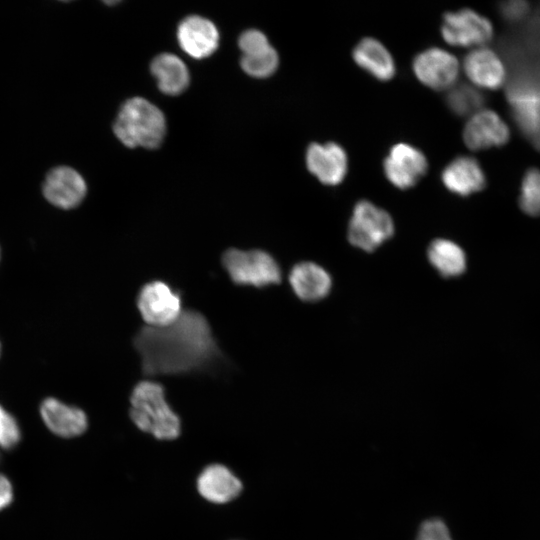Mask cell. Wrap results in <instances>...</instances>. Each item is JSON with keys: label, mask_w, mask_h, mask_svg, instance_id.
<instances>
[{"label": "cell", "mask_w": 540, "mask_h": 540, "mask_svg": "<svg viewBox=\"0 0 540 540\" xmlns=\"http://www.w3.org/2000/svg\"><path fill=\"white\" fill-rule=\"evenodd\" d=\"M412 69L420 82L434 90L449 89L459 74V64L454 55L438 47L417 54Z\"/></svg>", "instance_id": "9"}, {"label": "cell", "mask_w": 540, "mask_h": 540, "mask_svg": "<svg viewBox=\"0 0 540 540\" xmlns=\"http://www.w3.org/2000/svg\"><path fill=\"white\" fill-rule=\"evenodd\" d=\"M151 72L159 89L167 95L182 93L189 84V71L184 62L169 53L160 54L151 63Z\"/></svg>", "instance_id": "20"}, {"label": "cell", "mask_w": 540, "mask_h": 540, "mask_svg": "<svg viewBox=\"0 0 540 540\" xmlns=\"http://www.w3.org/2000/svg\"><path fill=\"white\" fill-rule=\"evenodd\" d=\"M416 540H451V537L444 522L431 519L421 525Z\"/></svg>", "instance_id": "27"}, {"label": "cell", "mask_w": 540, "mask_h": 540, "mask_svg": "<svg viewBox=\"0 0 540 540\" xmlns=\"http://www.w3.org/2000/svg\"><path fill=\"white\" fill-rule=\"evenodd\" d=\"M20 440V430L15 419L0 405V447L9 449Z\"/></svg>", "instance_id": "25"}, {"label": "cell", "mask_w": 540, "mask_h": 540, "mask_svg": "<svg viewBox=\"0 0 540 540\" xmlns=\"http://www.w3.org/2000/svg\"><path fill=\"white\" fill-rule=\"evenodd\" d=\"M502 16L509 21H517L525 16L528 3L525 1L504 2L500 6Z\"/></svg>", "instance_id": "28"}, {"label": "cell", "mask_w": 540, "mask_h": 540, "mask_svg": "<svg viewBox=\"0 0 540 540\" xmlns=\"http://www.w3.org/2000/svg\"><path fill=\"white\" fill-rule=\"evenodd\" d=\"M485 103L484 95L468 84L452 87L446 96L448 108L458 116H467L478 112Z\"/></svg>", "instance_id": "22"}, {"label": "cell", "mask_w": 540, "mask_h": 540, "mask_svg": "<svg viewBox=\"0 0 540 540\" xmlns=\"http://www.w3.org/2000/svg\"><path fill=\"white\" fill-rule=\"evenodd\" d=\"M519 207L527 215H540V170L526 171L520 189Z\"/></svg>", "instance_id": "24"}, {"label": "cell", "mask_w": 540, "mask_h": 540, "mask_svg": "<svg viewBox=\"0 0 540 540\" xmlns=\"http://www.w3.org/2000/svg\"><path fill=\"white\" fill-rule=\"evenodd\" d=\"M271 45L267 37L258 30H247L239 38L242 55H251L266 50Z\"/></svg>", "instance_id": "26"}, {"label": "cell", "mask_w": 540, "mask_h": 540, "mask_svg": "<svg viewBox=\"0 0 540 540\" xmlns=\"http://www.w3.org/2000/svg\"><path fill=\"white\" fill-rule=\"evenodd\" d=\"M178 42L189 56L202 59L218 47L219 34L215 25L206 18L189 16L178 26Z\"/></svg>", "instance_id": "13"}, {"label": "cell", "mask_w": 540, "mask_h": 540, "mask_svg": "<svg viewBox=\"0 0 540 540\" xmlns=\"http://www.w3.org/2000/svg\"><path fill=\"white\" fill-rule=\"evenodd\" d=\"M441 34L453 46L469 47L488 42L493 35L489 20L471 9L448 12L444 15Z\"/></svg>", "instance_id": "7"}, {"label": "cell", "mask_w": 540, "mask_h": 540, "mask_svg": "<svg viewBox=\"0 0 540 540\" xmlns=\"http://www.w3.org/2000/svg\"><path fill=\"white\" fill-rule=\"evenodd\" d=\"M117 138L127 147H158L166 132V121L162 111L142 97L127 100L114 122Z\"/></svg>", "instance_id": "3"}, {"label": "cell", "mask_w": 540, "mask_h": 540, "mask_svg": "<svg viewBox=\"0 0 540 540\" xmlns=\"http://www.w3.org/2000/svg\"><path fill=\"white\" fill-rule=\"evenodd\" d=\"M136 305L149 327H166L182 313L180 294L168 283L154 280L144 284L138 292Z\"/></svg>", "instance_id": "6"}, {"label": "cell", "mask_w": 540, "mask_h": 540, "mask_svg": "<svg viewBox=\"0 0 540 540\" xmlns=\"http://www.w3.org/2000/svg\"><path fill=\"white\" fill-rule=\"evenodd\" d=\"M279 64L276 50L270 46L266 50L251 55H242L241 67L250 76L265 78L272 75Z\"/></svg>", "instance_id": "23"}, {"label": "cell", "mask_w": 540, "mask_h": 540, "mask_svg": "<svg viewBox=\"0 0 540 540\" xmlns=\"http://www.w3.org/2000/svg\"><path fill=\"white\" fill-rule=\"evenodd\" d=\"M355 63L374 78L388 81L396 72L394 59L388 49L377 39L364 38L352 51Z\"/></svg>", "instance_id": "19"}, {"label": "cell", "mask_w": 540, "mask_h": 540, "mask_svg": "<svg viewBox=\"0 0 540 540\" xmlns=\"http://www.w3.org/2000/svg\"><path fill=\"white\" fill-rule=\"evenodd\" d=\"M463 67L468 78L479 87L497 89L505 80L503 63L488 48H478L468 53Z\"/></svg>", "instance_id": "16"}, {"label": "cell", "mask_w": 540, "mask_h": 540, "mask_svg": "<svg viewBox=\"0 0 540 540\" xmlns=\"http://www.w3.org/2000/svg\"><path fill=\"white\" fill-rule=\"evenodd\" d=\"M13 498L10 481L0 474V510L8 506Z\"/></svg>", "instance_id": "29"}, {"label": "cell", "mask_w": 540, "mask_h": 540, "mask_svg": "<svg viewBox=\"0 0 540 540\" xmlns=\"http://www.w3.org/2000/svg\"><path fill=\"white\" fill-rule=\"evenodd\" d=\"M306 165L312 175L325 185L343 182L348 170L344 148L335 143H312L306 151Z\"/></svg>", "instance_id": "10"}, {"label": "cell", "mask_w": 540, "mask_h": 540, "mask_svg": "<svg viewBox=\"0 0 540 540\" xmlns=\"http://www.w3.org/2000/svg\"><path fill=\"white\" fill-rule=\"evenodd\" d=\"M509 137L508 126L491 110L475 113L463 130V140L471 150L502 146L507 143Z\"/></svg>", "instance_id": "12"}, {"label": "cell", "mask_w": 540, "mask_h": 540, "mask_svg": "<svg viewBox=\"0 0 540 540\" xmlns=\"http://www.w3.org/2000/svg\"><path fill=\"white\" fill-rule=\"evenodd\" d=\"M384 174L399 189L416 185L426 174L428 162L421 150L408 143L391 147L383 163Z\"/></svg>", "instance_id": "8"}, {"label": "cell", "mask_w": 540, "mask_h": 540, "mask_svg": "<svg viewBox=\"0 0 540 540\" xmlns=\"http://www.w3.org/2000/svg\"><path fill=\"white\" fill-rule=\"evenodd\" d=\"M199 493L213 503H226L239 495L240 480L223 465L213 464L205 468L197 481Z\"/></svg>", "instance_id": "18"}, {"label": "cell", "mask_w": 540, "mask_h": 540, "mask_svg": "<svg viewBox=\"0 0 540 540\" xmlns=\"http://www.w3.org/2000/svg\"><path fill=\"white\" fill-rule=\"evenodd\" d=\"M441 181L450 192L468 196L486 186V176L479 162L469 156H459L449 162L441 173Z\"/></svg>", "instance_id": "14"}, {"label": "cell", "mask_w": 540, "mask_h": 540, "mask_svg": "<svg viewBox=\"0 0 540 540\" xmlns=\"http://www.w3.org/2000/svg\"><path fill=\"white\" fill-rule=\"evenodd\" d=\"M393 233L394 223L389 213L368 200L357 202L348 226V240L353 246L372 252Z\"/></svg>", "instance_id": "5"}, {"label": "cell", "mask_w": 540, "mask_h": 540, "mask_svg": "<svg viewBox=\"0 0 540 540\" xmlns=\"http://www.w3.org/2000/svg\"><path fill=\"white\" fill-rule=\"evenodd\" d=\"M132 343L147 376L209 372L224 363L208 320L191 309L166 327H142Z\"/></svg>", "instance_id": "1"}, {"label": "cell", "mask_w": 540, "mask_h": 540, "mask_svg": "<svg viewBox=\"0 0 540 540\" xmlns=\"http://www.w3.org/2000/svg\"><path fill=\"white\" fill-rule=\"evenodd\" d=\"M42 191L45 198L54 206L71 209L82 202L87 186L78 171L68 166H58L47 174Z\"/></svg>", "instance_id": "11"}, {"label": "cell", "mask_w": 540, "mask_h": 540, "mask_svg": "<svg viewBox=\"0 0 540 540\" xmlns=\"http://www.w3.org/2000/svg\"><path fill=\"white\" fill-rule=\"evenodd\" d=\"M41 415L46 426L62 437L78 436L87 428V417L81 409L63 404L54 398L43 401Z\"/></svg>", "instance_id": "17"}, {"label": "cell", "mask_w": 540, "mask_h": 540, "mask_svg": "<svg viewBox=\"0 0 540 540\" xmlns=\"http://www.w3.org/2000/svg\"><path fill=\"white\" fill-rule=\"evenodd\" d=\"M428 259L443 277L458 276L466 268V256L463 249L447 239H436L431 242L428 248Z\"/></svg>", "instance_id": "21"}, {"label": "cell", "mask_w": 540, "mask_h": 540, "mask_svg": "<svg viewBox=\"0 0 540 540\" xmlns=\"http://www.w3.org/2000/svg\"><path fill=\"white\" fill-rule=\"evenodd\" d=\"M289 283L295 295L303 301L314 302L326 297L331 289L329 273L313 262H300L293 266Z\"/></svg>", "instance_id": "15"}, {"label": "cell", "mask_w": 540, "mask_h": 540, "mask_svg": "<svg viewBox=\"0 0 540 540\" xmlns=\"http://www.w3.org/2000/svg\"><path fill=\"white\" fill-rule=\"evenodd\" d=\"M221 260L230 279L237 285L264 288L281 282V269L266 251L230 248Z\"/></svg>", "instance_id": "4"}, {"label": "cell", "mask_w": 540, "mask_h": 540, "mask_svg": "<svg viewBox=\"0 0 540 540\" xmlns=\"http://www.w3.org/2000/svg\"><path fill=\"white\" fill-rule=\"evenodd\" d=\"M130 418L142 431L161 440L179 436L181 422L165 398L164 387L157 382H138L130 396Z\"/></svg>", "instance_id": "2"}]
</instances>
